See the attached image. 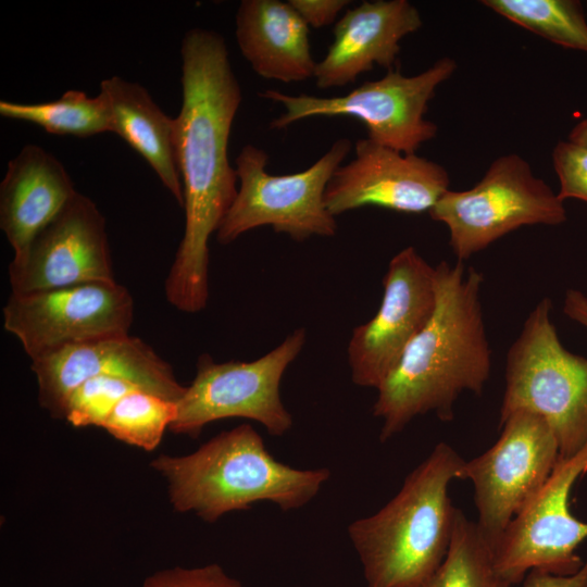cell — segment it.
<instances>
[{
	"label": "cell",
	"instance_id": "cell-1",
	"mask_svg": "<svg viewBox=\"0 0 587 587\" xmlns=\"http://www.w3.org/2000/svg\"><path fill=\"white\" fill-rule=\"evenodd\" d=\"M183 100L175 117V149L182 179L185 229L165 279L170 304L185 313L205 309L209 240L237 195L228 140L242 91L225 39L191 28L180 47Z\"/></svg>",
	"mask_w": 587,
	"mask_h": 587
},
{
	"label": "cell",
	"instance_id": "cell-2",
	"mask_svg": "<svg viewBox=\"0 0 587 587\" xmlns=\"http://www.w3.org/2000/svg\"><path fill=\"white\" fill-rule=\"evenodd\" d=\"M483 274L463 262L435 266L436 307L425 327L377 388L373 415L382 420L379 440L401 433L416 416H453L463 391L482 394L490 375L480 290Z\"/></svg>",
	"mask_w": 587,
	"mask_h": 587
},
{
	"label": "cell",
	"instance_id": "cell-3",
	"mask_svg": "<svg viewBox=\"0 0 587 587\" xmlns=\"http://www.w3.org/2000/svg\"><path fill=\"white\" fill-rule=\"evenodd\" d=\"M150 466L164 478L173 509L207 523L262 501L285 512L298 510L330 477L327 467L297 469L279 462L250 424L223 430L191 453L160 454Z\"/></svg>",
	"mask_w": 587,
	"mask_h": 587
},
{
	"label": "cell",
	"instance_id": "cell-4",
	"mask_svg": "<svg viewBox=\"0 0 587 587\" xmlns=\"http://www.w3.org/2000/svg\"><path fill=\"white\" fill-rule=\"evenodd\" d=\"M464 461L448 444H437L383 508L350 523L366 587H419L440 566L458 510L448 489Z\"/></svg>",
	"mask_w": 587,
	"mask_h": 587
},
{
	"label": "cell",
	"instance_id": "cell-5",
	"mask_svg": "<svg viewBox=\"0 0 587 587\" xmlns=\"http://www.w3.org/2000/svg\"><path fill=\"white\" fill-rule=\"evenodd\" d=\"M550 313L541 299L508 351L500 423L519 411L542 417L566 458L587 442V358L563 347Z\"/></svg>",
	"mask_w": 587,
	"mask_h": 587
},
{
	"label": "cell",
	"instance_id": "cell-6",
	"mask_svg": "<svg viewBox=\"0 0 587 587\" xmlns=\"http://www.w3.org/2000/svg\"><path fill=\"white\" fill-rule=\"evenodd\" d=\"M351 148L349 139L340 138L307 170L272 175L266 171L267 152L250 143L243 146L235 160L239 187L216 232L217 241L232 243L261 226H271L298 242L335 236L336 217L326 209L324 193Z\"/></svg>",
	"mask_w": 587,
	"mask_h": 587
},
{
	"label": "cell",
	"instance_id": "cell-7",
	"mask_svg": "<svg viewBox=\"0 0 587 587\" xmlns=\"http://www.w3.org/2000/svg\"><path fill=\"white\" fill-rule=\"evenodd\" d=\"M455 68V61L444 57L420 74L404 76L399 70H390L380 79L365 82L344 96H294L275 89L263 90L259 96L285 109L271 122L273 129H284L309 117L345 115L361 121L371 141L414 154L437 134V125L426 120L425 113L437 87Z\"/></svg>",
	"mask_w": 587,
	"mask_h": 587
},
{
	"label": "cell",
	"instance_id": "cell-8",
	"mask_svg": "<svg viewBox=\"0 0 587 587\" xmlns=\"http://www.w3.org/2000/svg\"><path fill=\"white\" fill-rule=\"evenodd\" d=\"M428 213L447 226L449 245L459 262L522 226L566 221L558 193L516 153L494 160L472 188L447 190Z\"/></svg>",
	"mask_w": 587,
	"mask_h": 587
},
{
	"label": "cell",
	"instance_id": "cell-9",
	"mask_svg": "<svg viewBox=\"0 0 587 587\" xmlns=\"http://www.w3.org/2000/svg\"><path fill=\"white\" fill-rule=\"evenodd\" d=\"M305 339V329L297 328L273 350L249 362H215L208 353L201 354L195 378L177 401L170 430L198 438L212 422L241 417L260 423L272 436H284L294 420L282 401L279 386Z\"/></svg>",
	"mask_w": 587,
	"mask_h": 587
},
{
	"label": "cell",
	"instance_id": "cell-10",
	"mask_svg": "<svg viewBox=\"0 0 587 587\" xmlns=\"http://www.w3.org/2000/svg\"><path fill=\"white\" fill-rule=\"evenodd\" d=\"M498 440L464 461L459 479L474 488L476 524L494 547L512 520L535 497L560 459L558 441L540 416L526 411L500 423Z\"/></svg>",
	"mask_w": 587,
	"mask_h": 587
},
{
	"label": "cell",
	"instance_id": "cell-11",
	"mask_svg": "<svg viewBox=\"0 0 587 587\" xmlns=\"http://www.w3.org/2000/svg\"><path fill=\"white\" fill-rule=\"evenodd\" d=\"M2 313L4 329L33 361L71 346L128 335L134 299L116 280L86 283L11 292Z\"/></svg>",
	"mask_w": 587,
	"mask_h": 587
},
{
	"label": "cell",
	"instance_id": "cell-12",
	"mask_svg": "<svg viewBox=\"0 0 587 587\" xmlns=\"http://www.w3.org/2000/svg\"><path fill=\"white\" fill-rule=\"evenodd\" d=\"M587 473V442L575 454L560 458L547 482L512 520L492 547L498 573L512 586L539 570L571 575L583 563L576 550L587 538V522L570 510V494Z\"/></svg>",
	"mask_w": 587,
	"mask_h": 587
},
{
	"label": "cell",
	"instance_id": "cell-13",
	"mask_svg": "<svg viewBox=\"0 0 587 587\" xmlns=\"http://www.w3.org/2000/svg\"><path fill=\"white\" fill-rule=\"evenodd\" d=\"M383 286L377 312L352 330L347 349L352 383L376 390L434 313L435 266L405 247L390 260Z\"/></svg>",
	"mask_w": 587,
	"mask_h": 587
},
{
	"label": "cell",
	"instance_id": "cell-14",
	"mask_svg": "<svg viewBox=\"0 0 587 587\" xmlns=\"http://www.w3.org/2000/svg\"><path fill=\"white\" fill-rule=\"evenodd\" d=\"M11 292L115 282L105 220L96 203L76 192L9 264Z\"/></svg>",
	"mask_w": 587,
	"mask_h": 587
},
{
	"label": "cell",
	"instance_id": "cell-15",
	"mask_svg": "<svg viewBox=\"0 0 587 587\" xmlns=\"http://www.w3.org/2000/svg\"><path fill=\"white\" fill-rule=\"evenodd\" d=\"M449 185L440 164L362 138L354 145L353 160L332 175L324 203L335 217L363 207L420 214L429 212Z\"/></svg>",
	"mask_w": 587,
	"mask_h": 587
},
{
	"label": "cell",
	"instance_id": "cell-16",
	"mask_svg": "<svg viewBox=\"0 0 587 587\" xmlns=\"http://www.w3.org/2000/svg\"><path fill=\"white\" fill-rule=\"evenodd\" d=\"M39 405L64 420L72 392L100 375L127 379L143 390L177 402L185 394L172 365L154 349L129 334L71 346L32 361Z\"/></svg>",
	"mask_w": 587,
	"mask_h": 587
},
{
	"label": "cell",
	"instance_id": "cell-17",
	"mask_svg": "<svg viewBox=\"0 0 587 587\" xmlns=\"http://www.w3.org/2000/svg\"><path fill=\"white\" fill-rule=\"evenodd\" d=\"M422 23L419 10L408 0L363 1L347 10L334 27L325 57L316 63V87H344L375 65L392 70L400 41Z\"/></svg>",
	"mask_w": 587,
	"mask_h": 587
},
{
	"label": "cell",
	"instance_id": "cell-18",
	"mask_svg": "<svg viewBox=\"0 0 587 587\" xmlns=\"http://www.w3.org/2000/svg\"><path fill=\"white\" fill-rule=\"evenodd\" d=\"M76 192L53 154L37 145H25L9 161L0 184V228L13 255L23 253Z\"/></svg>",
	"mask_w": 587,
	"mask_h": 587
},
{
	"label": "cell",
	"instance_id": "cell-19",
	"mask_svg": "<svg viewBox=\"0 0 587 587\" xmlns=\"http://www.w3.org/2000/svg\"><path fill=\"white\" fill-rule=\"evenodd\" d=\"M310 27L280 0H242L236 12V41L257 75L286 84L314 77Z\"/></svg>",
	"mask_w": 587,
	"mask_h": 587
},
{
	"label": "cell",
	"instance_id": "cell-20",
	"mask_svg": "<svg viewBox=\"0 0 587 587\" xmlns=\"http://www.w3.org/2000/svg\"><path fill=\"white\" fill-rule=\"evenodd\" d=\"M110 112L112 132L122 137L157 173L178 205L184 192L176 161L175 118L167 116L138 83L111 76L100 83Z\"/></svg>",
	"mask_w": 587,
	"mask_h": 587
},
{
	"label": "cell",
	"instance_id": "cell-21",
	"mask_svg": "<svg viewBox=\"0 0 587 587\" xmlns=\"http://www.w3.org/2000/svg\"><path fill=\"white\" fill-rule=\"evenodd\" d=\"M5 118L36 124L59 136L90 137L112 132L111 112L103 93L88 97L82 90H67L59 99L40 103L0 101Z\"/></svg>",
	"mask_w": 587,
	"mask_h": 587
},
{
	"label": "cell",
	"instance_id": "cell-22",
	"mask_svg": "<svg viewBox=\"0 0 587 587\" xmlns=\"http://www.w3.org/2000/svg\"><path fill=\"white\" fill-rule=\"evenodd\" d=\"M419 587H513L496 570L494 551L476 522L457 510L448 553Z\"/></svg>",
	"mask_w": 587,
	"mask_h": 587
},
{
	"label": "cell",
	"instance_id": "cell-23",
	"mask_svg": "<svg viewBox=\"0 0 587 587\" xmlns=\"http://www.w3.org/2000/svg\"><path fill=\"white\" fill-rule=\"evenodd\" d=\"M482 3L557 45L587 52V22L577 1L484 0Z\"/></svg>",
	"mask_w": 587,
	"mask_h": 587
},
{
	"label": "cell",
	"instance_id": "cell-24",
	"mask_svg": "<svg viewBox=\"0 0 587 587\" xmlns=\"http://www.w3.org/2000/svg\"><path fill=\"white\" fill-rule=\"evenodd\" d=\"M177 415V402L143 389L125 395L103 425L112 437L145 451L159 447Z\"/></svg>",
	"mask_w": 587,
	"mask_h": 587
},
{
	"label": "cell",
	"instance_id": "cell-25",
	"mask_svg": "<svg viewBox=\"0 0 587 587\" xmlns=\"http://www.w3.org/2000/svg\"><path fill=\"white\" fill-rule=\"evenodd\" d=\"M142 389L122 377L100 375L79 385L70 396L64 420L74 427H103L117 402L128 392Z\"/></svg>",
	"mask_w": 587,
	"mask_h": 587
},
{
	"label": "cell",
	"instance_id": "cell-26",
	"mask_svg": "<svg viewBox=\"0 0 587 587\" xmlns=\"http://www.w3.org/2000/svg\"><path fill=\"white\" fill-rule=\"evenodd\" d=\"M552 163L560 182L559 198L587 202V147L559 141L552 151Z\"/></svg>",
	"mask_w": 587,
	"mask_h": 587
},
{
	"label": "cell",
	"instance_id": "cell-27",
	"mask_svg": "<svg viewBox=\"0 0 587 587\" xmlns=\"http://www.w3.org/2000/svg\"><path fill=\"white\" fill-rule=\"evenodd\" d=\"M141 587H242L217 563L174 566L147 576Z\"/></svg>",
	"mask_w": 587,
	"mask_h": 587
},
{
	"label": "cell",
	"instance_id": "cell-28",
	"mask_svg": "<svg viewBox=\"0 0 587 587\" xmlns=\"http://www.w3.org/2000/svg\"><path fill=\"white\" fill-rule=\"evenodd\" d=\"M309 27L330 25L347 8L350 0H288Z\"/></svg>",
	"mask_w": 587,
	"mask_h": 587
},
{
	"label": "cell",
	"instance_id": "cell-29",
	"mask_svg": "<svg viewBox=\"0 0 587 587\" xmlns=\"http://www.w3.org/2000/svg\"><path fill=\"white\" fill-rule=\"evenodd\" d=\"M522 587H587V558L582 567L571 575L533 570L524 577Z\"/></svg>",
	"mask_w": 587,
	"mask_h": 587
},
{
	"label": "cell",
	"instance_id": "cell-30",
	"mask_svg": "<svg viewBox=\"0 0 587 587\" xmlns=\"http://www.w3.org/2000/svg\"><path fill=\"white\" fill-rule=\"evenodd\" d=\"M563 312L571 320L587 328V297L575 289L566 291L563 302Z\"/></svg>",
	"mask_w": 587,
	"mask_h": 587
},
{
	"label": "cell",
	"instance_id": "cell-31",
	"mask_svg": "<svg viewBox=\"0 0 587 587\" xmlns=\"http://www.w3.org/2000/svg\"><path fill=\"white\" fill-rule=\"evenodd\" d=\"M569 140L587 147V118L579 121L570 132Z\"/></svg>",
	"mask_w": 587,
	"mask_h": 587
}]
</instances>
